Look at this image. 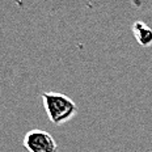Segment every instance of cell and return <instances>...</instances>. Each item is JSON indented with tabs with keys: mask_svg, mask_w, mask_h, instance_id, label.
Here are the masks:
<instances>
[{
	"mask_svg": "<svg viewBox=\"0 0 152 152\" xmlns=\"http://www.w3.org/2000/svg\"><path fill=\"white\" fill-rule=\"evenodd\" d=\"M24 147L28 152H58V144L45 130H30L24 137Z\"/></svg>",
	"mask_w": 152,
	"mask_h": 152,
	"instance_id": "cell-2",
	"label": "cell"
},
{
	"mask_svg": "<svg viewBox=\"0 0 152 152\" xmlns=\"http://www.w3.org/2000/svg\"><path fill=\"white\" fill-rule=\"evenodd\" d=\"M132 34L140 46L148 47L152 45V29L143 21H135L132 24Z\"/></svg>",
	"mask_w": 152,
	"mask_h": 152,
	"instance_id": "cell-3",
	"label": "cell"
},
{
	"mask_svg": "<svg viewBox=\"0 0 152 152\" xmlns=\"http://www.w3.org/2000/svg\"><path fill=\"white\" fill-rule=\"evenodd\" d=\"M42 101L47 118L54 125H63L74 118L77 113L76 104L67 94L58 92H46L42 93Z\"/></svg>",
	"mask_w": 152,
	"mask_h": 152,
	"instance_id": "cell-1",
	"label": "cell"
}]
</instances>
